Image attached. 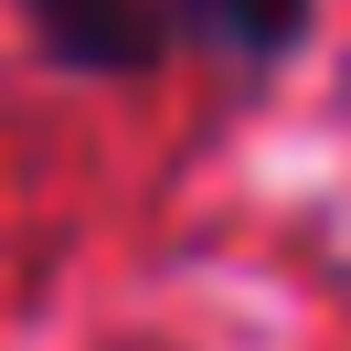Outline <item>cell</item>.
Here are the masks:
<instances>
[{"label": "cell", "mask_w": 351, "mask_h": 351, "mask_svg": "<svg viewBox=\"0 0 351 351\" xmlns=\"http://www.w3.org/2000/svg\"><path fill=\"white\" fill-rule=\"evenodd\" d=\"M22 22L64 75H149L181 43L171 0H22Z\"/></svg>", "instance_id": "cell-1"}, {"label": "cell", "mask_w": 351, "mask_h": 351, "mask_svg": "<svg viewBox=\"0 0 351 351\" xmlns=\"http://www.w3.org/2000/svg\"><path fill=\"white\" fill-rule=\"evenodd\" d=\"M171 11H181V43L213 64H277L308 32V0H171Z\"/></svg>", "instance_id": "cell-2"}]
</instances>
